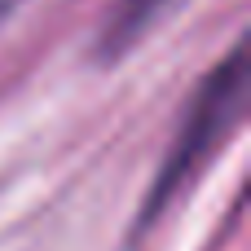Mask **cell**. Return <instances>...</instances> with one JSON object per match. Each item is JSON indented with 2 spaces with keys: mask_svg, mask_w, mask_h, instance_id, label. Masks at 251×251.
<instances>
[{
  "mask_svg": "<svg viewBox=\"0 0 251 251\" xmlns=\"http://www.w3.org/2000/svg\"><path fill=\"white\" fill-rule=\"evenodd\" d=\"M172 0H119L110 13H106V26H101V57H119L128 44H137L146 31H150V22L168 9Z\"/></svg>",
  "mask_w": 251,
  "mask_h": 251,
  "instance_id": "7a4b0ae2",
  "label": "cell"
},
{
  "mask_svg": "<svg viewBox=\"0 0 251 251\" xmlns=\"http://www.w3.org/2000/svg\"><path fill=\"white\" fill-rule=\"evenodd\" d=\"M13 4H18V0H0V18H4V13H9Z\"/></svg>",
  "mask_w": 251,
  "mask_h": 251,
  "instance_id": "3957f363",
  "label": "cell"
},
{
  "mask_svg": "<svg viewBox=\"0 0 251 251\" xmlns=\"http://www.w3.org/2000/svg\"><path fill=\"white\" fill-rule=\"evenodd\" d=\"M243 88H247V62H243V49H234L207 79L203 88L194 93L185 119H181V132L146 194V207H141V225H154L163 216V207L194 181V172L203 168V159L221 146L225 128L238 119V106H243Z\"/></svg>",
  "mask_w": 251,
  "mask_h": 251,
  "instance_id": "6da1fadb",
  "label": "cell"
}]
</instances>
